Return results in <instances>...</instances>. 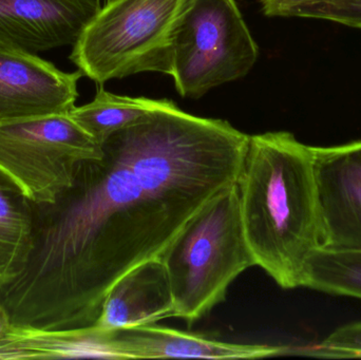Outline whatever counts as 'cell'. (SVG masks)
I'll return each mask as SVG.
<instances>
[{
    "mask_svg": "<svg viewBox=\"0 0 361 360\" xmlns=\"http://www.w3.org/2000/svg\"><path fill=\"white\" fill-rule=\"evenodd\" d=\"M103 150L101 160L78 164L54 202L34 204L29 257L0 287L12 327L94 325L111 287L135 266L161 259L202 209L157 194L116 152Z\"/></svg>",
    "mask_w": 361,
    "mask_h": 360,
    "instance_id": "6da1fadb",
    "label": "cell"
},
{
    "mask_svg": "<svg viewBox=\"0 0 361 360\" xmlns=\"http://www.w3.org/2000/svg\"><path fill=\"white\" fill-rule=\"evenodd\" d=\"M235 186L256 266L281 289L301 287L320 247L313 146L286 131L250 135Z\"/></svg>",
    "mask_w": 361,
    "mask_h": 360,
    "instance_id": "7a4b0ae2",
    "label": "cell"
},
{
    "mask_svg": "<svg viewBox=\"0 0 361 360\" xmlns=\"http://www.w3.org/2000/svg\"><path fill=\"white\" fill-rule=\"evenodd\" d=\"M161 260L173 291L175 318L192 325L222 304L231 283L256 266L244 235L237 186L202 207Z\"/></svg>",
    "mask_w": 361,
    "mask_h": 360,
    "instance_id": "3957f363",
    "label": "cell"
},
{
    "mask_svg": "<svg viewBox=\"0 0 361 360\" xmlns=\"http://www.w3.org/2000/svg\"><path fill=\"white\" fill-rule=\"evenodd\" d=\"M189 0H111L91 19L70 59L99 85L142 72L171 74L176 25Z\"/></svg>",
    "mask_w": 361,
    "mask_h": 360,
    "instance_id": "277c9868",
    "label": "cell"
},
{
    "mask_svg": "<svg viewBox=\"0 0 361 360\" xmlns=\"http://www.w3.org/2000/svg\"><path fill=\"white\" fill-rule=\"evenodd\" d=\"M258 55L235 0H189L173 33L171 76L182 97L199 99L247 75Z\"/></svg>",
    "mask_w": 361,
    "mask_h": 360,
    "instance_id": "5b68a950",
    "label": "cell"
},
{
    "mask_svg": "<svg viewBox=\"0 0 361 360\" xmlns=\"http://www.w3.org/2000/svg\"><path fill=\"white\" fill-rule=\"evenodd\" d=\"M103 156L101 144L69 113L0 122V171L34 204L54 202L80 162Z\"/></svg>",
    "mask_w": 361,
    "mask_h": 360,
    "instance_id": "8992f818",
    "label": "cell"
},
{
    "mask_svg": "<svg viewBox=\"0 0 361 360\" xmlns=\"http://www.w3.org/2000/svg\"><path fill=\"white\" fill-rule=\"evenodd\" d=\"M313 152L320 247L361 249V139Z\"/></svg>",
    "mask_w": 361,
    "mask_h": 360,
    "instance_id": "52a82bcc",
    "label": "cell"
},
{
    "mask_svg": "<svg viewBox=\"0 0 361 360\" xmlns=\"http://www.w3.org/2000/svg\"><path fill=\"white\" fill-rule=\"evenodd\" d=\"M82 72L61 71L37 54L0 48V122L69 113Z\"/></svg>",
    "mask_w": 361,
    "mask_h": 360,
    "instance_id": "ba28073f",
    "label": "cell"
},
{
    "mask_svg": "<svg viewBox=\"0 0 361 360\" xmlns=\"http://www.w3.org/2000/svg\"><path fill=\"white\" fill-rule=\"evenodd\" d=\"M97 331L99 354L106 359H256L295 352L286 346L229 344L156 325Z\"/></svg>",
    "mask_w": 361,
    "mask_h": 360,
    "instance_id": "9c48e42d",
    "label": "cell"
},
{
    "mask_svg": "<svg viewBox=\"0 0 361 360\" xmlns=\"http://www.w3.org/2000/svg\"><path fill=\"white\" fill-rule=\"evenodd\" d=\"M101 0H0V48L38 54L74 46Z\"/></svg>",
    "mask_w": 361,
    "mask_h": 360,
    "instance_id": "30bf717a",
    "label": "cell"
},
{
    "mask_svg": "<svg viewBox=\"0 0 361 360\" xmlns=\"http://www.w3.org/2000/svg\"><path fill=\"white\" fill-rule=\"evenodd\" d=\"M171 317L175 302L169 274L162 260L152 259L129 271L111 287L93 327L110 331L156 325Z\"/></svg>",
    "mask_w": 361,
    "mask_h": 360,
    "instance_id": "8fae6325",
    "label": "cell"
},
{
    "mask_svg": "<svg viewBox=\"0 0 361 360\" xmlns=\"http://www.w3.org/2000/svg\"><path fill=\"white\" fill-rule=\"evenodd\" d=\"M34 203L0 171V287L23 271L32 247Z\"/></svg>",
    "mask_w": 361,
    "mask_h": 360,
    "instance_id": "7c38bea8",
    "label": "cell"
},
{
    "mask_svg": "<svg viewBox=\"0 0 361 360\" xmlns=\"http://www.w3.org/2000/svg\"><path fill=\"white\" fill-rule=\"evenodd\" d=\"M99 86L92 101L75 106L69 114L101 145L114 133L142 122L169 101L116 95L105 90L103 85Z\"/></svg>",
    "mask_w": 361,
    "mask_h": 360,
    "instance_id": "4fadbf2b",
    "label": "cell"
},
{
    "mask_svg": "<svg viewBox=\"0 0 361 360\" xmlns=\"http://www.w3.org/2000/svg\"><path fill=\"white\" fill-rule=\"evenodd\" d=\"M301 287L361 299V249H316L305 264Z\"/></svg>",
    "mask_w": 361,
    "mask_h": 360,
    "instance_id": "5bb4252c",
    "label": "cell"
},
{
    "mask_svg": "<svg viewBox=\"0 0 361 360\" xmlns=\"http://www.w3.org/2000/svg\"><path fill=\"white\" fill-rule=\"evenodd\" d=\"M297 352L322 359H361V321L343 325L319 344L298 348Z\"/></svg>",
    "mask_w": 361,
    "mask_h": 360,
    "instance_id": "9a60e30c",
    "label": "cell"
},
{
    "mask_svg": "<svg viewBox=\"0 0 361 360\" xmlns=\"http://www.w3.org/2000/svg\"><path fill=\"white\" fill-rule=\"evenodd\" d=\"M288 17L333 21L361 29V0H326L293 8Z\"/></svg>",
    "mask_w": 361,
    "mask_h": 360,
    "instance_id": "2e32d148",
    "label": "cell"
},
{
    "mask_svg": "<svg viewBox=\"0 0 361 360\" xmlns=\"http://www.w3.org/2000/svg\"><path fill=\"white\" fill-rule=\"evenodd\" d=\"M326 0H261L262 12L267 17H288L293 8L302 4Z\"/></svg>",
    "mask_w": 361,
    "mask_h": 360,
    "instance_id": "e0dca14e",
    "label": "cell"
},
{
    "mask_svg": "<svg viewBox=\"0 0 361 360\" xmlns=\"http://www.w3.org/2000/svg\"><path fill=\"white\" fill-rule=\"evenodd\" d=\"M10 321H8V315L6 311L0 306V336L10 328Z\"/></svg>",
    "mask_w": 361,
    "mask_h": 360,
    "instance_id": "ac0fdd59",
    "label": "cell"
},
{
    "mask_svg": "<svg viewBox=\"0 0 361 360\" xmlns=\"http://www.w3.org/2000/svg\"><path fill=\"white\" fill-rule=\"evenodd\" d=\"M111 1V0H106V2Z\"/></svg>",
    "mask_w": 361,
    "mask_h": 360,
    "instance_id": "d6986e66",
    "label": "cell"
}]
</instances>
